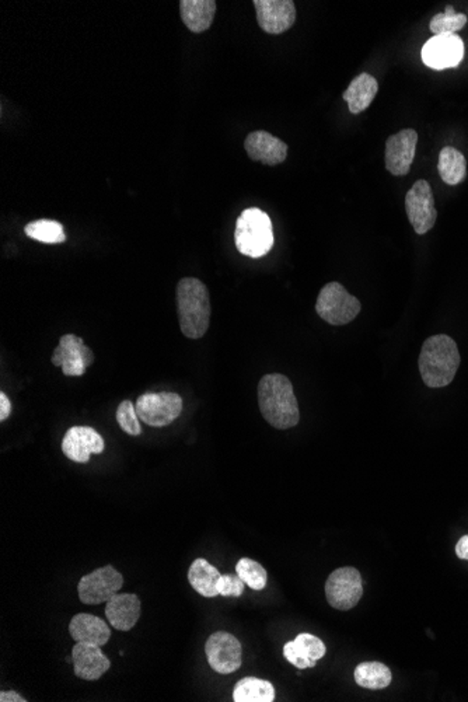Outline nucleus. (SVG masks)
Listing matches in <instances>:
<instances>
[{
    "mask_svg": "<svg viewBox=\"0 0 468 702\" xmlns=\"http://www.w3.org/2000/svg\"><path fill=\"white\" fill-rule=\"evenodd\" d=\"M378 91V81L371 74L361 73L351 81L342 97L348 103L349 112L356 115L368 110Z\"/></svg>",
    "mask_w": 468,
    "mask_h": 702,
    "instance_id": "412c9836",
    "label": "nucleus"
},
{
    "mask_svg": "<svg viewBox=\"0 0 468 702\" xmlns=\"http://www.w3.org/2000/svg\"><path fill=\"white\" fill-rule=\"evenodd\" d=\"M245 149L253 162L278 166L286 160L288 145L267 131L251 132L245 141Z\"/></svg>",
    "mask_w": 468,
    "mask_h": 702,
    "instance_id": "f3484780",
    "label": "nucleus"
},
{
    "mask_svg": "<svg viewBox=\"0 0 468 702\" xmlns=\"http://www.w3.org/2000/svg\"><path fill=\"white\" fill-rule=\"evenodd\" d=\"M72 662L76 677L86 682L101 679L111 667L110 659L104 655L101 646L88 642H76L72 649Z\"/></svg>",
    "mask_w": 468,
    "mask_h": 702,
    "instance_id": "dca6fc26",
    "label": "nucleus"
},
{
    "mask_svg": "<svg viewBox=\"0 0 468 702\" xmlns=\"http://www.w3.org/2000/svg\"><path fill=\"white\" fill-rule=\"evenodd\" d=\"M246 583L236 575H221L218 581V593L223 598H240L245 593Z\"/></svg>",
    "mask_w": 468,
    "mask_h": 702,
    "instance_id": "7c9ffc66",
    "label": "nucleus"
},
{
    "mask_svg": "<svg viewBox=\"0 0 468 702\" xmlns=\"http://www.w3.org/2000/svg\"><path fill=\"white\" fill-rule=\"evenodd\" d=\"M236 574L245 581L246 585L253 590H262L267 588V569L250 558H241L236 565Z\"/></svg>",
    "mask_w": 468,
    "mask_h": 702,
    "instance_id": "bb28decb",
    "label": "nucleus"
},
{
    "mask_svg": "<svg viewBox=\"0 0 468 702\" xmlns=\"http://www.w3.org/2000/svg\"><path fill=\"white\" fill-rule=\"evenodd\" d=\"M135 408L144 424L168 427L183 413V398L176 393H146L137 398Z\"/></svg>",
    "mask_w": 468,
    "mask_h": 702,
    "instance_id": "0eeeda50",
    "label": "nucleus"
},
{
    "mask_svg": "<svg viewBox=\"0 0 468 702\" xmlns=\"http://www.w3.org/2000/svg\"><path fill=\"white\" fill-rule=\"evenodd\" d=\"M258 404L262 417L277 429L296 427L300 420L298 398L291 380L284 374H265L258 383Z\"/></svg>",
    "mask_w": 468,
    "mask_h": 702,
    "instance_id": "f257e3e1",
    "label": "nucleus"
},
{
    "mask_svg": "<svg viewBox=\"0 0 468 702\" xmlns=\"http://www.w3.org/2000/svg\"><path fill=\"white\" fill-rule=\"evenodd\" d=\"M363 595L361 572L352 567L338 568L325 582V598L335 610L347 612L358 605Z\"/></svg>",
    "mask_w": 468,
    "mask_h": 702,
    "instance_id": "423d86ee",
    "label": "nucleus"
},
{
    "mask_svg": "<svg viewBox=\"0 0 468 702\" xmlns=\"http://www.w3.org/2000/svg\"><path fill=\"white\" fill-rule=\"evenodd\" d=\"M142 613L141 598L131 593H117L107 602L105 617L118 631L127 632L134 629Z\"/></svg>",
    "mask_w": 468,
    "mask_h": 702,
    "instance_id": "a211bd4d",
    "label": "nucleus"
},
{
    "mask_svg": "<svg viewBox=\"0 0 468 702\" xmlns=\"http://www.w3.org/2000/svg\"><path fill=\"white\" fill-rule=\"evenodd\" d=\"M418 366L426 386L432 389L448 386L460 366L457 343L445 334L431 336L422 345Z\"/></svg>",
    "mask_w": 468,
    "mask_h": 702,
    "instance_id": "f03ea898",
    "label": "nucleus"
},
{
    "mask_svg": "<svg viewBox=\"0 0 468 702\" xmlns=\"http://www.w3.org/2000/svg\"><path fill=\"white\" fill-rule=\"evenodd\" d=\"M12 413V404L9 397L4 393H0V420L4 422Z\"/></svg>",
    "mask_w": 468,
    "mask_h": 702,
    "instance_id": "473e14b6",
    "label": "nucleus"
},
{
    "mask_svg": "<svg viewBox=\"0 0 468 702\" xmlns=\"http://www.w3.org/2000/svg\"><path fill=\"white\" fill-rule=\"evenodd\" d=\"M93 360V351L84 345L81 336L74 334L60 336L59 345L52 355L54 366L62 367L65 376H83Z\"/></svg>",
    "mask_w": 468,
    "mask_h": 702,
    "instance_id": "f8f14e48",
    "label": "nucleus"
},
{
    "mask_svg": "<svg viewBox=\"0 0 468 702\" xmlns=\"http://www.w3.org/2000/svg\"><path fill=\"white\" fill-rule=\"evenodd\" d=\"M284 656L289 663L296 666V667L300 670L308 669V667H315L316 666L315 660H311L308 656L303 655V653L300 652V649L298 648V645L294 644V641L285 644Z\"/></svg>",
    "mask_w": 468,
    "mask_h": 702,
    "instance_id": "2f4dec72",
    "label": "nucleus"
},
{
    "mask_svg": "<svg viewBox=\"0 0 468 702\" xmlns=\"http://www.w3.org/2000/svg\"><path fill=\"white\" fill-rule=\"evenodd\" d=\"M274 699V686L267 680L245 677L234 686V702H272Z\"/></svg>",
    "mask_w": 468,
    "mask_h": 702,
    "instance_id": "b1692460",
    "label": "nucleus"
},
{
    "mask_svg": "<svg viewBox=\"0 0 468 702\" xmlns=\"http://www.w3.org/2000/svg\"><path fill=\"white\" fill-rule=\"evenodd\" d=\"M260 27L268 34H282L296 21V6L292 0H254Z\"/></svg>",
    "mask_w": 468,
    "mask_h": 702,
    "instance_id": "4468645a",
    "label": "nucleus"
},
{
    "mask_svg": "<svg viewBox=\"0 0 468 702\" xmlns=\"http://www.w3.org/2000/svg\"><path fill=\"white\" fill-rule=\"evenodd\" d=\"M294 644L298 645V648L300 649V652L303 653V655L308 656V659L315 660V662L324 658L325 652H327L324 642L316 636L308 634V632L299 634L296 639H294Z\"/></svg>",
    "mask_w": 468,
    "mask_h": 702,
    "instance_id": "c756f323",
    "label": "nucleus"
},
{
    "mask_svg": "<svg viewBox=\"0 0 468 702\" xmlns=\"http://www.w3.org/2000/svg\"><path fill=\"white\" fill-rule=\"evenodd\" d=\"M104 447L103 436L90 427L71 428L62 441V451L74 463H88L91 454L103 453Z\"/></svg>",
    "mask_w": 468,
    "mask_h": 702,
    "instance_id": "2eb2a0df",
    "label": "nucleus"
},
{
    "mask_svg": "<svg viewBox=\"0 0 468 702\" xmlns=\"http://www.w3.org/2000/svg\"><path fill=\"white\" fill-rule=\"evenodd\" d=\"M417 143L418 134L414 129H402L386 141V168L390 174L397 177L409 174Z\"/></svg>",
    "mask_w": 468,
    "mask_h": 702,
    "instance_id": "ddd939ff",
    "label": "nucleus"
},
{
    "mask_svg": "<svg viewBox=\"0 0 468 702\" xmlns=\"http://www.w3.org/2000/svg\"><path fill=\"white\" fill-rule=\"evenodd\" d=\"M405 211L417 235H425L435 226L438 211L428 181L418 180L412 185V189L405 196Z\"/></svg>",
    "mask_w": 468,
    "mask_h": 702,
    "instance_id": "1a4fd4ad",
    "label": "nucleus"
},
{
    "mask_svg": "<svg viewBox=\"0 0 468 702\" xmlns=\"http://www.w3.org/2000/svg\"><path fill=\"white\" fill-rule=\"evenodd\" d=\"M176 295L181 331L190 340H199L211 323V297L207 285L197 278H183Z\"/></svg>",
    "mask_w": 468,
    "mask_h": 702,
    "instance_id": "7ed1b4c3",
    "label": "nucleus"
},
{
    "mask_svg": "<svg viewBox=\"0 0 468 702\" xmlns=\"http://www.w3.org/2000/svg\"><path fill=\"white\" fill-rule=\"evenodd\" d=\"M234 243L243 256L251 258L267 256L275 243L274 228L269 216L258 208L243 211L236 223Z\"/></svg>",
    "mask_w": 468,
    "mask_h": 702,
    "instance_id": "20e7f679",
    "label": "nucleus"
},
{
    "mask_svg": "<svg viewBox=\"0 0 468 702\" xmlns=\"http://www.w3.org/2000/svg\"><path fill=\"white\" fill-rule=\"evenodd\" d=\"M69 632L74 642H88L98 646L105 645L111 638L107 622L86 613L74 615L69 624Z\"/></svg>",
    "mask_w": 468,
    "mask_h": 702,
    "instance_id": "6ab92c4d",
    "label": "nucleus"
},
{
    "mask_svg": "<svg viewBox=\"0 0 468 702\" xmlns=\"http://www.w3.org/2000/svg\"><path fill=\"white\" fill-rule=\"evenodd\" d=\"M221 572L209 564L204 558H198L188 569V582L197 593L204 598H212L219 596L218 581Z\"/></svg>",
    "mask_w": 468,
    "mask_h": 702,
    "instance_id": "4be33fe9",
    "label": "nucleus"
},
{
    "mask_svg": "<svg viewBox=\"0 0 468 702\" xmlns=\"http://www.w3.org/2000/svg\"><path fill=\"white\" fill-rule=\"evenodd\" d=\"M456 555L460 559H464V561H468V535L463 536L460 540H458L457 544H456Z\"/></svg>",
    "mask_w": 468,
    "mask_h": 702,
    "instance_id": "72a5a7b5",
    "label": "nucleus"
},
{
    "mask_svg": "<svg viewBox=\"0 0 468 702\" xmlns=\"http://www.w3.org/2000/svg\"><path fill=\"white\" fill-rule=\"evenodd\" d=\"M439 174L448 185H457L467 175V162L464 155L452 146L441 149L438 162Z\"/></svg>",
    "mask_w": 468,
    "mask_h": 702,
    "instance_id": "5701e85b",
    "label": "nucleus"
},
{
    "mask_svg": "<svg viewBox=\"0 0 468 702\" xmlns=\"http://www.w3.org/2000/svg\"><path fill=\"white\" fill-rule=\"evenodd\" d=\"M124 586V576L113 567L105 565L86 575L77 585V595L83 605L107 603Z\"/></svg>",
    "mask_w": 468,
    "mask_h": 702,
    "instance_id": "6e6552de",
    "label": "nucleus"
},
{
    "mask_svg": "<svg viewBox=\"0 0 468 702\" xmlns=\"http://www.w3.org/2000/svg\"><path fill=\"white\" fill-rule=\"evenodd\" d=\"M24 233L31 240L44 243V244H59L66 240L64 226L57 220H51V219H40L35 222L28 223Z\"/></svg>",
    "mask_w": 468,
    "mask_h": 702,
    "instance_id": "a878e982",
    "label": "nucleus"
},
{
    "mask_svg": "<svg viewBox=\"0 0 468 702\" xmlns=\"http://www.w3.org/2000/svg\"><path fill=\"white\" fill-rule=\"evenodd\" d=\"M0 701L2 702H26L27 699H24L20 694H17L16 691H2L0 692Z\"/></svg>",
    "mask_w": 468,
    "mask_h": 702,
    "instance_id": "f704fd0d",
    "label": "nucleus"
},
{
    "mask_svg": "<svg viewBox=\"0 0 468 702\" xmlns=\"http://www.w3.org/2000/svg\"><path fill=\"white\" fill-rule=\"evenodd\" d=\"M362 305L341 283L330 282L318 293L316 312L332 326H345L356 319Z\"/></svg>",
    "mask_w": 468,
    "mask_h": 702,
    "instance_id": "39448f33",
    "label": "nucleus"
},
{
    "mask_svg": "<svg viewBox=\"0 0 468 702\" xmlns=\"http://www.w3.org/2000/svg\"><path fill=\"white\" fill-rule=\"evenodd\" d=\"M468 19L465 14L456 13L455 7H446L445 13H439L433 16V19L429 24L433 35H441V34H456L457 31L462 30L467 24Z\"/></svg>",
    "mask_w": 468,
    "mask_h": 702,
    "instance_id": "cd10ccee",
    "label": "nucleus"
},
{
    "mask_svg": "<svg viewBox=\"0 0 468 702\" xmlns=\"http://www.w3.org/2000/svg\"><path fill=\"white\" fill-rule=\"evenodd\" d=\"M207 663L219 675H231L240 669L243 648L240 641L229 632L212 634L205 644Z\"/></svg>",
    "mask_w": 468,
    "mask_h": 702,
    "instance_id": "9d476101",
    "label": "nucleus"
},
{
    "mask_svg": "<svg viewBox=\"0 0 468 702\" xmlns=\"http://www.w3.org/2000/svg\"><path fill=\"white\" fill-rule=\"evenodd\" d=\"M181 19L192 33H204L214 23L216 13L214 0H181Z\"/></svg>",
    "mask_w": 468,
    "mask_h": 702,
    "instance_id": "aec40b11",
    "label": "nucleus"
},
{
    "mask_svg": "<svg viewBox=\"0 0 468 702\" xmlns=\"http://www.w3.org/2000/svg\"><path fill=\"white\" fill-rule=\"evenodd\" d=\"M117 422L125 434L139 436L142 434L141 420L132 401L125 400L118 405Z\"/></svg>",
    "mask_w": 468,
    "mask_h": 702,
    "instance_id": "c85d7f7f",
    "label": "nucleus"
},
{
    "mask_svg": "<svg viewBox=\"0 0 468 702\" xmlns=\"http://www.w3.org/2000/svg\"><path fill=\"white\" fill-rule=\"evenodd\" d=\"M393 675L388 666L380 662H365L356 666L355 682L368 690L387 689L392 684Z\"/></svg>",
    "mask_w": 468,
    "mask_h": 702,
    "instance_id": "393cba45",
    "label": "nucleus"
},
{
    "mask_svg": "<svg viewBox=\"0 0 468 702\" xmlns=\"http://www.w3.org/2000/svg\"><path fill=\"white\" fill-rule=\"evenodd\" d=\"M422 61L435 71L457 67L464 58V42L457 34L433 35L422 48Z\"/></svg>",
    "mask_w": 468,
    "mask_h": 702,
    "instance_id": "9b49d317",
    "label": "nucleus"
}]
</instances>
